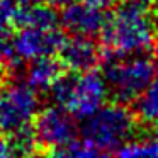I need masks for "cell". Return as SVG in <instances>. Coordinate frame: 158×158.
Segmentation results:
<instances>
[{"label":"cell","mask_w":158,"mask_h":158,"mask_svg":"<svg viewBox=\"0 0 158 158\" xmlns=\"http://www.w3.org/2000/svg\"><path fill=\"white\" fill-rule=\"evenodd\" d=\"M100 39L106 51H150L158 39L156 26L151 17V0H121L107 15Z\"/></svg>","instance_id":"6da1fadb"},{"label":"cell","mask_w":158,"mask_h":158,"mask_svg":"<svg viewBox=\"0 0 158 158\" xmlns=\"http://www.w3.org/2000/svg\"><path fill=\"white\" fill-rule=\"evenodd\" d=\"M102 77L110 100L133 104L158 73L153 53H112L102 58Z\"/></svg>","instance_id":"7a4b0ae2"},{"label":"cell","mask_w":158,"mask_h":158,"mask_svg":"<svg viewBox=\"0 0 158 158\" xmlns=\"http://www.w3.org/2000/svg\"><path fill=\"white\" fill-rule=\"evenodd\" d=\"M138 121L134 110L126 104L109 102L102 104L92 114L80 119V136L83 141L100 151H117L129 143L138 133Z\"/></svg>","instance_id":"3957f363"},{"label":"cell","mask_w":158,"mask_h":158,"mask_svg":"<svg viewBox=\"0 0 158 158\" xmlns=\"http://www.w3.org/2000/svg\"><path fill=\"white\" fill-rule=\"evenodd\" d=\"M51 100L56 106L70 110L77 119L92 114L106 104L109 92L102 73L90 72H63L49 89Z\"/></svg>","instance_id":"277c9868"},{"label":"cell","mask_w":158,"mask_h":158,"mask_svg":"<svg viewBox=\"0 0 158 158\" xmlns=\"http://www.w3.org/2000/svg\"><path fill=\"white\" fill-rule=\"evenodd\" d=\"M41 109L38 90L15 78L0 87V133L10 134L32 126Z\"/></svg>","instance_id":"5b68a950"},{"label":"cell","mask_w":158,"mask_h":158,"mask_svg":"<svg viewBox=\"0 0 158 158\" xmlns=\"http://www.w3.org/2000/svg\"><path fill=\"white\" fill-rule=\"evenodd\" d=\"M32 127H34L41 150H55V148L77 139V136L80 134L77 117L70 110L56 104L39 109L32 123Z\"/></svg>","instance_id":"8992f818"},{"label":"cell","mask_w":158,"mask_h":158,"mask_svg":"<svg viewBox=\"0 0 158 158\" xmlns=\"http://www.w3.org/2000/svg\"><path fill=\"white\" fill-rule=\"evenodd\" d=\"M65 41V34L58 27H19L12 36L17 56L22 61L39 56H56Z\"/></svg>","instance_id":"52a82bcc"},{"label":"cell","mask_w":158,"mask_h":158,"mask_svg":"<svg viewBox=\"0 0 158 158\" xmlns=\"http://www.w3.org/2000/svg\"><path fill=\"white\" fill-rule=\"evenodd\" d=\"M107 15L109 14H106V9H99L82 0H75L61 7L60 26L72 36L97 38L106 27Z\"/></svg>","instance_id":"ba28073f"},{"label":"cell","mask_w":158,"mask_h":158,"mask_svg":"<svg viewBox=\"0 0 158 158\" xmlns=\"http://www.w3.org/2000/svg\"><path fill=\"white\" fill-rule=\"evenodd\" d=\"M56 56L65 70L82 73L95 70L102 63L104 53L102 48L94 41V38L72 36L65 38Z\"/></svg>","instance_id":"9c48e42d"},{"label":"cell","mask_w":158,"mask_h":158,"mask_svg":"<svg viewBox=\"0 0 158 158\" xmlns=\"http://www.w3.org/2000/svg\"><path fill=\"white\" fill-rule=\"evenodd\" d=\"M63 72L65 68L60 63L58 56H39V58L26 61L24 65L26 83H29L38 92L49 90Z\"/></svg>","instance_id":"30bf717a"},{"label":"cell","mask_w":158,"mask_h":158,"mask_svg":"<svg viewBox=\"0 0 158 158\" xmlns=\"http://www.w3.org/2000/svg\"><path fill=\"white\" fill-rule=\"evenodd\" d=\"M60 12L51 2H36L17 7L15 29L19 27H58Z\"/></svg>","instance_id":"8fae6325"},{"label":"cell","mask_w":158,"mask_h":158,"mask_svg":"<svg viewBox=\"0 0 158 158\" xmlns=\"http://www.w3.org/2000/svg\"><path fill=\"white\" fill-rule=\"evenodd\" d=\"M133 104V110L139 123L150 126V124L158 121V73Z\"/></svg>","instance_id":"7c38bea8"},{"label":"cell","mask_w":158,"mask_h":158,"mask_svg":"<svg viewBox=\"0 0 158 158\" xmlns=\"http://www.w3.org/2000/svg\"><path fill=\"white\" fill-rule=\"evenodd\" d=\"M7 143L10 146L14 158H31L38 155V151L41 150L32 126L22 127V129L7 134Z\"/></svg>","instance_id":"4fadbf2b"},{"label":"cell","mask_w":158,"mask_h":158,"mask_svg":"<svg viewBox=\"0 0 158 158\" xmlns=\"http://www.w3.org/2000/svg\"><path fill=\"white\" fill-rule=\"evenodd\" d=\"M46 158H109L106 151H100L99 148L92 146L87 141H70V143L58 146L55 150H49Z\"/></svg>","instance_id":"5bb4252c"},{"label":"cell","mask_w":158,"mask_h":158,"mask_svg":"<svg viewBox=\"0 0 158 158\" xmlns=\"http://www.w3.org/2000/svg\"><path fill=\"white\" fill-rule=\"evenodd\" d=\"M15 0H0V38L12 36V31L15 29Z\"/></svg>","instance_id":"9a60e30c"},{"label":"cell","mask_w":158,"mask_h":158,"mask_svg":"<svg viewBox=\"0 0 158 158\" xmlns=\"http://www.w3.org/2000/svg\"><path fill=\"white\" fill-rule=\"evenodd\" d=\"M82 2L95 5V7H99V9H107V7H110V5H114L116 2H119V0H82Z\"/></svg>","instance_id":"2e32d148"},{"label":"cell","mask_w":158,"mask_h":158,"mask_svg":"<svg viewBox=\"0 0 158 158\" xmlns=\"http://www.w3.org/2000/svg\"><path fill=\"white\" fill-rule=\"evenodd\" d=\"M0 158H14L7 139H2V138H0Z\"/></svg>","instance_id":"e0dca14e"},{"label":"cell","mask_w":158,"mask_h":158,"mask_svg":"<svg viewBox=\"0 0 158 158\" xmlns=\"http://www.w3.org/2000/svg\"><path fill=\"white\" fill-rule=\"evenodd\" d=\"M53 5H56V7H65V5L72 4V2H75V0H49Z\"/></svg>","instance_id":"ac0fdd59"},{"label":"cell","mask_w":158,"mask_h":158,"mask_svg":"<svg viewBox=\"0 0 158 158\" xmlns=\"http://www.w3.org/2000/svg\"><path fill=\"white\" fill-rule=\"evenodd\" d=\"M150 127H151V136L158 139V121H156V123H153V124H150Z\"/></svg>","instance_id":"d6986e66"},{"label":"cell","mask_w":158,"mask_h":158,"mask_svg":"<svg viewBox=\"0 0 158 158\" xmlns=\"http://www.w3.org/2000/svg\"><path fill=\"white\" fill-rule=\"evenodd\" d=\"M36 2H44V0H15V4L26 5V4H36Z\"/></svg>","instance_id":"ffe728a7"},{"label":"cell","mask_w":158,"mask_h":158,"mask_svg":"<svg viewBox=\"0 0 158 158\" xmlns=\"http://www.w3.org/2000/svg\"><path fill=\"white\" fill-rule=\"evenodd\" d=\"M153 56H155V61H156V68H158V39L155 43V51H153Z\"/></svg>","instance_id":"44dd1931"},{"label":"cell","mask_w":158,"mask_h":158,"mask_svg":"<svg viewBox=\"0 0 158 158\" xmlns=\"http://www.w3.org/2000/svg\"><path fill=\"white\" fill-rule=\"evenodd\" d=\"M31 158H44V156H41V155L38 153V155H34V156H31Z\"/></svg>","instance_id":"7402d4cb"}]
</instances>
